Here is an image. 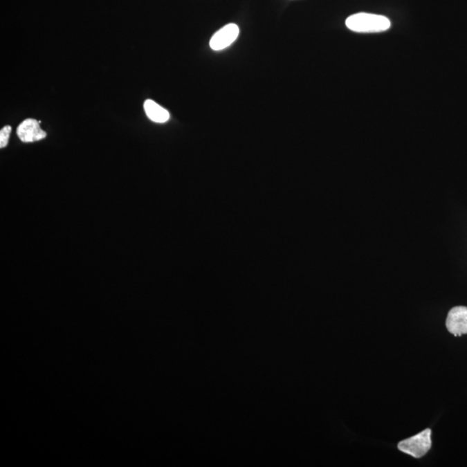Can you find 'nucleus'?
<instances>
[{
  "label": "nucleus",
  "mask_w": 467,
  "mask_h": 467,
  "mask_svg": "<svg viewBox=\"0 0 467 467\" xmlns=\"http://www.w3.org/2000/svg\"><path fill=\"white\" fill-rule=\"evenodd\" d=\"M346 26L358 33H377L389 30L391 23L387 17L372 13H356L346 19Z\"/></svg>",
  "instance_id": "obj_1"
},
{
  "label": "nucleus",
  "mask_w": 467,
  "mask_h": 467,
  "mask_svg": "<svg viewBox=\"0 0 467 467\" xmlns=\"http://www.w3.org/2000/svg\"><path fill=\"white\" fill-rule=\"evenodd\" d=\"M431 429H425L418 434L398 443V449L414 458H421L431 448Z\"/></svg>",
  "instance_id": "obj_2"
},
{
  "label": "nucleus",
  "mask_w": 467,
  "mask_h": 467,
  "mask_svg": "<svg viewBox=\"0 0 467 467\" xmlns=\"http://www.w3.org/2000/svg\"><path fill=\"white\" fill-rule=\"evenodd\" d=\"M40 123V121L34 119L24 120L17 127V136L26 143L43 140L47 134L42 129Z\"/></svg>",
  "instance_id": "obj_5"
},
{
  "label": "nucleus",
  "mask_w": 467,
  "mask_h": 467,
  "mask_svg": "<svg viewBox=\"0 0 467 467\" xmlns=\"http://www.w3.org/2000/svg\"><path fill=\"white\" fill-rule=\"evenodd\" d=\"M144 109L147 117L156 123H165L170 119V113L164 107L158 105L154 100H147Z\"/></svg>",
  "instance_id": "obj_6"
},
{
  "label": "nucleus",
  "mask_w": 467,
  "mask_h": 467,
  "mask_svg": "<svg viewBox=\"0 0 467 467\" xmlns=\"http://www.w3.org/2000/svg\"><path fill=\"white\" fill-rule=\"evenodd\" d=\"M240 33L235 24H228L213 35L210 41V46L214 51H221L230 46Z\"/></svg>",
  "instance_id": "obj_4"
},
{
  "label": "nucleus",
  "mask_w": 467,
  "mask_h": 467,
  "mask_svg": "<svg viewBox=\"0 0 467 467\" xmlns=\"http://www.w3.org/2000/svg\"><path fill=\"white\" fill-rule=\"evenodd\" d=\"M10 131H12V127L10 126H6L0 131V147H6L8 144Z\"/></svg>",
  "instance_id": "obj_7"
},
{
  "label": "nucleus",
  "mask_w": 467,
  "mask_h": 467,
  "mask_svg": "<svg viewBox=\"0 0 467 467\" xmlns=\"http://www.w3.org/2000/svg\"><path fill=\"white\" fill-rule=\"evenodd\" d=\"M446 325L450 333L455 337L467 334V307L452 308L446 318Z\"/></svg>",
  "instance_id": "obj_3"
}]
</instances>
